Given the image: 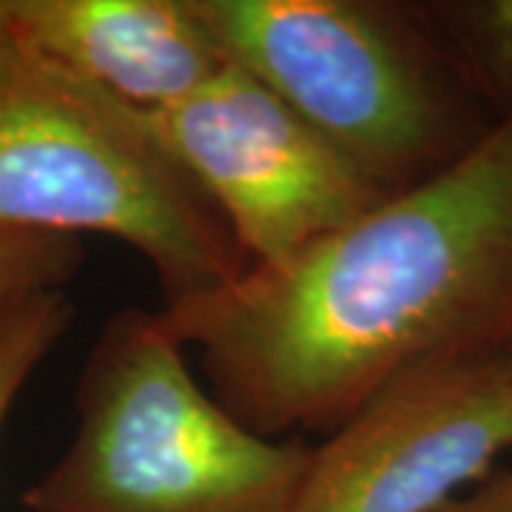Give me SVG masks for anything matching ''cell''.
Segmentation results:
<instances>
[{"mask_svg":"<svg viewBox=\"0 0 512 512\" xmlns=\"http://www.w3.org/2000/svg\"><path fill=\"white\" fill-rule=\"evenodd\" d=\"M160 313L268 439L330 436L407 373L507 345L512 111L308 251Z\"/></svg>","mask_w":512,"mask_h":512,"instance_id":"obj_1","label":"cell"},{"mask_svg":"<svg viewBox=\"0 0 512 512\" xmlns=\"http://www.w3.org/2000/svg\"><path fill=\"white\" fill-rule=\"evenodd\" d=\"M146 120L217 208L248 268L288 262L387 197L322 131L234 63Z\"/></svg>","mask_w":512,"mask_h":512,"instance_id":"obj_5","label":"cell"},{"mask_svg":"<svg viewBox=\"0 0 512 512\" xmlns=\"http://www.w3.org/2000/svg\"><path fill=\"white\" fill-rule=\"evenodd\" d=\"M80 265V239L0 231V316L40 293L63 291Z\"/></svg>","mask_w":512,"mask_h":512,"instance_id":"obj_10","label":"cell"},{"mask_svg":"<svg viewBox=\"0 0 512 512\" xmlns=\"http://www.w3.org/2000/svg\"><path fill=\"white\" fill-rule=\"evenodd\" d=\"M74 302L63 291L40 293L0 316V433L20 390L66 336Z\"/></svg>","mask_w":512,"mask_h":512,"instance_id":"obj_8","label":"cell"},{"mask_svg":"<svg viewBox=\"0 0 512 512\" xmlns=\"http://www.w3.org/2000/svg\"><path fill=\"white\" fill-rule=\"evenodd\" d=\"M225 57L387 194L458 157L444 60L413 15L370 0H197Z\"/></svg>","mask_w":512,"mask_h":512,"instance_id":"obj_4","label":"cell"},{"mask_svg":"<svg viewBox=\"0 0 512 512\" xmlns=\"http://www.w3.org/2000/svg\"><path fill=\"white\" fill-rule=\"evenodd\" d=\"M512 450L504 345L419 367L313 444L293 512H439Z\"/></svg>","mask_w":512,"mask_h":512,"instance_id":"obj_6","label":"cell"},{"mask_svg":"<svg viewBox=\"0 0 512 512\" xmlns=\"http://www.w3.org/2000/svg\"><path fill=\"white\" fill-rule=\"evenodd\" d=\"M439 512H512V467L493 473Z\"/></svg>","mask_w":512,"mask_h":512,"instance_id":"obj_11","label":"cell"},{"mask_svg":"<svg viewBox=\"0 0 512 512\" xmlns=\"http://www.w3.org/2000/svg\"><path fill=\"white\" fill-rule=\"evenodd\" d=\"M160 311L120 308L74 390V436L29 512H293L313 444L268 439L205 390Z\"/></svg>","mask_w":512,"mask_h":512,"instance_id":"obj_2","label":"cell"},{"mask_svg":"<svg viewBox=\"0 0 512 512\" xmlns=\"http://www.w3.org/2000/svg\"><path fill=\"white\" fill-rule=\"evenodd\" d=\"M0 231L117 239L151 265L163 305L225 288L248 268L146 117L15 35L0 55Z\"/></svg>","mask_w":512,"mask_h":512,"instance_id":"obj_3","label":"cell"},{"mask_svg":"<svg viewBox=\"0 0 512 512\" xmlns=\"http://www.w3.org/2000/svg\"><path fill=\"white\" fill-rule=\"evenodd\" d=\"M441 26L456 46L458 60L493 94L501 114L512 111V0L453 3L439 12Z\"/></svg>","mask_w":512,"mask_h":512,"instance_id":"obj_9","label":"cell"},{"mask_svg":"<svg viewBox=\"0 0 512 512\" xmlns=\"http://www.w3.org/2000/svg\"><path fill=\"white\" fill-rule=\"evenodd\" d=\"M9 15L20 46L146 117L231 63L197 0H9Z\"/></svg>","mask_w":512,"mask_h":512,"instance_id":"obj_7","label":"cell"},{"mask_svg":"<svg viewBox=\"0 0 512 512\" xmlns=\"http://www.w3.org/2000/svg\"><path fill=\"white\" fill-rule=\"evenodd\" d=\"M504 350H507V356H510V359H512V336H510V342L504 345Z\"/></svg>","mask_w":512,"mask_h":512,"instance_id":"obj_13","label":"cell"},{"mask_svg":"<svg viewBox=\"0 0 512 512\" xmlns=\"http://www.w3.org/2000/svg\"><path fill=\"white\" fill-rule=\"evenodd\" d=\"M12 43V15H9V0H0V55Z\"/></svg>","mask_w":512,"mask_h":512,"instance_id":"obj_12","label":"cell"}]
</instances>
